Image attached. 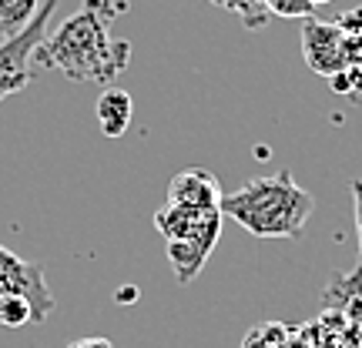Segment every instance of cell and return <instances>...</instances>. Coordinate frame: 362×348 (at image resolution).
Masks as SVG:
<instances>
[{
	"label": "cell",
	"instance_id": "e0dca14e",
	"mask_svg": "<svg viewBox=\"0 0 362 348\" xmlns=\"http://www.w3.org/2000/svg\"><path fill=\"white\" fill-rule=\"evenodd\" d=\"M134 295H138V292H134L131 284H124V288L117 292V301H124V305H128V301H134Z\"/></svg>",
	"mask_w": 362,
	"mask_h": 348
},
{
	"label": "cell",
	"instance_id": "277c9868",
	"mask_svg": "<svg viewBox=\"0 0 362 348\" xmlns=\"http://www.w3.org/2000/svg\"><path fill=\"white\" fill-rule=\"evenodd\" d=\"M4 295H21L34 305V325L47 322V315L57 308L51 284L44 278V265L40 261H27L7 245H0V298Z\"/></svg>",
	"mask_w": 362,
	"mask_h": 348
},
{
	"label": "cell",
	"instance_id": "5bb4252c",
	"mask_svg": "<svg viewBox=\"0 0 362 348\" xmlns=\"http://www.w3.org/2000/svg\"><path fill=\"white\" fill-rule=\"evenodd\" d=\"M352 205H356V234H359V258L352 265L349 275L362 278V178L352 181Z\"/></svg>",
	"mask_w": 362,
	"mask_h": 348
},
{
	"label": "cell",
	"instance_id": "3957f363",
	"mask_svg": "<svg viewBox=\"0 0 362 348\" xmlns=\"http://www.w3.org/2000/svg\"><path fill=\"white\" fill-rule=\"evenodd\" d=\"M57 4L61 0H44L37 17L27 24V30H21L11 40H0V101L24 90L34 80V51L40 47V40L47 37V27H51Z\"/></svg>",
	"mask_w": 362,
	"mask_h": 348
},
{
	"label": "cell",
	"instance_id": "9c48e42d",
	"mask_svg": "<svg viewBox=\"0 0 362 348\" xmlns=\"http://www.w3.org/2000/svg\"><path fill=\"white\" fill-rule=\"evenodd\" d=\"M242 348H312V345H309V335H305V325L265 322L248 332Z\"/></svg>",
	"mask_w": 362,
	"mask_h": 348
},
{
	"label": "cell",
	"instance_id": "ac0fdd59",
	"mask_svg": "<svg viewBox=\"0 0 362 348\" xmlns=\"http://www.w3.org/2000/svg\"><path fill=\"white\" fill-rule=\"evenodd\" d=\"M312 4H315V7H319V4H332V0H312Z\"/></svg>",
	"mask_w": 362,
	"mask_h": 348
},
{
	"label": "cell",
	"instance_id": "8992f818",
	"mask_svg": "<svg viewBox=\"0 0 362 348\" xmlns=\"http://www.w3.org/2000/svg\"><path fill=\"white\" fill-rule=\"evenodd\" d=\"M298 34H302V57H305L309 71H315L319 78L329 80L336 71L346 67V51H342L346 34L336 24L309 17V20H302Z\"/></svg>",
	"mask_w": 362,
	"mask_h": 348
},
{
	"label": "cell",
	"instance_id": "52a82bcc",
	"mask_svg": "<svg viewBox=\"0 0 362 348\" xmlns=\"http://www.w3.org/2000/svg\"><path fill=\"white\" fill-rule=\"evenodd\" d=\"M221 198H225L221 181L215 178V171H208V168H185L168 184V205L211 211V208L221 205Z\"/></svg>",
	"mask_w": 362,
	"mask_h": 348
},
{
	"label": "cell",
	"instance_id": "7c38bea8",
	"mask_svg": "<svg viewBox=\"0 0 362 348\" xmlns=\"http://www.w3.org/2000/svg\"><path fill=\"white\" fill-rule=\"evenodd\" d=\"M34 322V305L21 295H4L0 298V325L7 328H24Z\"/></svg>",
	"mask_w": 362,
	"mask_h": 348
},
{
	"label": "cell",
	"instance_id": "8fae6325",
	"mask_svg": "<svg viewBox=\"0 0 362 348\" xmlns=\"http://www.w3.org/2000/svg\"><path fill=\"white\" fill-rule=\"evenodd\" d=\"M215 7L221 11H232L238 13V20L245 30H262V27L269 24V7H265V0H211Z\"/></svg>",
	"mask_w": 362,
	"mask_h": 348
},
{
	"label": "cell",
	"instance_id": "2e32d148",
	"mask_svg": "<svg viewBox=\"0 0 362 348\" xmlns=\"http://www.w3.org/2000/svg\"><path fill=\"white\" fill-rule=\"evenodd\" d=\"M67 348H115L107 338H101V335H90V338H78V342H71Z\"/></svg>",
	"mask_w": 362,
	"mask_h": 348
},
{
	"label": "cell",
	"instance_id": "5b68a950",
	"mask_svg": "<svg viewBox=\"0 0 362 348\" xmlns=\"http://www.w3.org/2000/svg\"><path fill=\"white\" fill-rule=\"evenodd\" d=\"M221 221H225V215L211 211L188 238L165 241V251H168V261H171V268H175L178 284H192L202 275L205 261L211 258V251H215V245H218V238H221Z\"/></svg>",
	"mask_w": 362,
	"mask_h": 348
},
{
	"label": "cell",
	"instance_id": "30bf717a",
	"mask_svg": "<svg viewBox=\"0 0 362 348\" xmlns=\"http://www.w3.org/2000/svg\"><path fill=\"white\" fill-rule=\"evenodd\" d=\"M40 0H0V40L17 37L37 17Z\"/></svg>",
	"mask_w": 362,
	"mask_h": 348
},
{
	"label": "cell",
	"instance_id": "7a4b0ae2",
	"mask_svg": "<svg viewBox=\"0 0 362 348\" xmlns=\"http://www.w3.org/2000/svg\"><path fill=\"white\" fill-rule=\"evenodd\" d=\"M218 211L235 224H242L248 234H255L259 241H279V238L298 241L315 211V198L292 178V171L282 168L225 194Z\"/></svg>",
	"mask_w": 362,
	"mask_h": 348
},
{
	"label": "cell",
	"instance_id": "ba28073f",
	"mask_svg": "<svg viewBox=\"0 0 362 348\" xmlns=\"http://www.w3.org/2000/svg\"><path fill=\"white\" fill-rule=\"evenodd\" d=\"M134 117V101L124 88H104L98 97V124H101L104 138H121L131 128Z\"/></svg>",
	"mask_w": 362,
	"mask_h": 348
},
{
	"label": "cell",
	"instance_id": "9a60e30c",
	"mask_svg": "<svg viewBox=\"0 0 362 348\" xmlns=\"http://www.w3.org/2000/svg\"><path fill=\"white\" fill-rule=\"evenodd\" d=\"M336 27L342 34H352V37H362V7H349V11L342 13L336 20Z\"/></svg>",
	"mask_w": 362,
	"mask_h": 348
},
{
	"label": "cell",
	"instance_id": "4fadbf2b",
	"mask_svg": "<svg viewBox=\"0 0 362 348\" xmlns=\"http://www.w3.org/2000/svg\"><path fill=\"white\" fill-rule=\"evenodd\" d=\"M272 17H288V20H309L315 17V4L312 0H265Z\"/></svg>",
	"mask_w": 362,
	"mask_h": 348
},
{
	"label": "cell",
	"instance_id": "6da1fadb",
	"mask_svg": "<svg viewBox=\"0 0 362 348\" xmlns=\"http://www.w3.org/2000/svg\"><path fill=\"white\" fill-rule=\"evenodd\" d=\"M128 11V0H84L34 51V64L61 71L74 84L115 88L131 64V40L115 37L111 24Z\"/></svg>",
	"mask_w": 362,
	"mask_h": 348
},
{
	"label": "cell",
	"instance_id": "d6986e66",
	"mask_svg": "<svg viewBox=\"0 0 362 348\" xmlns=\"http://www.w3.org/2000/svg\"><path fill=\"white\" fill-rule=\"evenodd\" d=\"M356 104H359V107H362V97H359V101H356Z\"/></svg>",
	"mask_w": 362,
	"mask_h": 348
}]
</instances>
